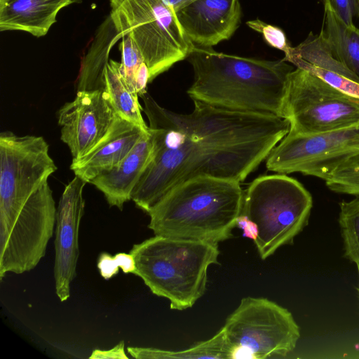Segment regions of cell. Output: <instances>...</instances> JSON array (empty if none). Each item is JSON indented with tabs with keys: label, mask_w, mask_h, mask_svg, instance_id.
Segmentation results:
<instances>
[{
	"label": "cell",
	"mask_w": 359,
	"mask_h": 359,
	"mask_svg": "<svg viewBox=\"0 0 359 359\" xmlns=\"http://www.w3.org/2000/svg\"><path fill=\"white\" fill-rule=\"evenodd\" d=\"M153 142L151 159L131 200L147 213L163 196L189 180L209 177L241 182L288 133L283 118L233 111L194 100L189 114L140 96Z\"/></svg>",
	"instance_id": "cell-1"
},
{
	"label": "cell",
	"mask_w": 359,
	"mask_h": 359,
	"mask_svg": "<svg viewBox=\"0 0 359 359\" xmlns=\"http://www.w3.org/2000/svg\"><path fill=\"white\" fill-rule=\"evenodd\" d=\"M187 59L194 74L187 90L193 100L283 118L287 77L294 69L283 59L241 57L195 45Z\"/></svg>",
	"instance_id": "cell-2"
},
{
	"label": "cell",
	"mask_w": 359,
	"mask_h": 359,
	"mask_svg": "<svg viewBox=\"0 0 359 359\" xmlns=\"http://www.w3.org/2000/svg\"><path fill=\"white\" fill-rule=\"evenodd\" d=\"M244 191L240 182L200 177L163 196L147 214L155 235L218 243L232 236Z\"/></svg>",
	"instance_id": "cell-3"
},
{
	"label": "cell",
	"mask_w": 359,
	"mask_h": 359,
	"mask_svg": "<svg viewBox=\"0 0 359 359\" xmlns=\"http://www.w3.org/2000/svg\"><path fill=\"white\" fill-rule=\"evenodd\" d=\"M135 275L151 292L170 301L172 310L191 308L205 293L208 269L218 264V243L155 235L130 252Z\"/></svg>",
	"instance_id": "cell-4"
},
{
	"label": "cell",
	"mask_w": 359,
	"mask_h": 359,
	"mask_svg": "<svg viewBox=\"0 0 359 359\" xmlns=\"http://www.w3.org/2000/svg\"><path fill=\"white\" fill-rule=\"evenodd\" d=\"M313 200L310 193L285 174L261 176L244 191L241 214L258 227L255 245L262 259L290 244L308 224Z\"/></svg>",
	"instance_id": "cell-5"
},
{
	"label": "cell",
	"mask_w": 359,
	"mask_h": 359,
	"mask_svg": "<svg viewBox=\"0 0 359 359\" xmlns=\"http://www.w3.org/2000/svg\"><path fill=\"white\" fill-rule=\"evenodd\" d=\"M109 15L121 38L130 36L148 67L150 82L187 58L194 44L163 0H110Z\"/></svg>",
	"instance_id": "cell-6"
},
{
	"label": "cell",
	"mask_w": 359,
	"mask_h": 359,
	"mask_svg": "<svg viewBox=\"0 0 359 359\" xmlns=\"http://www.w3.org/2000/svg\"><path fill=\"white\" fill-rule=\"evenodd\" d=\"M229 359L285 356L300 337L298 325L285 308L266 298H243L222 327Z\"/></svg>",
	"instance_id": "cell-7"
},
{
	"label": "cell",
	"mask_w": 359,
	"mask_h": 359,
	"mask_svg": "<svg viewBox=\"0 0 359 359\" xmlns=\"http://www.w3.org/2000/svg\"><path fill=\"white\" fill-rule=\"evenodd\" d=\"M283 118L289 132L307 135L359 124V98L300 68L288 75Z\"/></svg>",
	"instance_id": "cell-8"
},
{
	"label": "cell",
	"mask_w": 359,
	"mask_h": 359,
	"mask_svg": "<svg viewBox=\"0 0 359 359\" xmlns=\"http://www.w3.org/2000/svg\"><path fill=\"white\" fill-rule=\"evenodd\" d=\"M359 153V124L314 134L288 133L271 150L266 168L280 174L300 172L324 180Z\"/></svg>",
	"instance_id": "cell-9"
},
{
	"label": "cell",
	"mask_w": 359,
	"mask_h": 359,
	"mask_svg": "<svg viewBox=\"0 0 359 359\" xmlns=\"http://www.w3.org/2000/svg\"><path fill=\"white\" fill-rule=\"evenodd\" d=\"M56 170L43 137L1 132L0 213L25 203Z\"/></svg>",
	"instance_id": "cell-10"
},
{
	"label": "cell",
	"mask_w": 359,
	"mask_h": 359,
	"mask_svg": "<svg viewBox=\"0 0 359 359\" xmlns=\"http://www.w3.org/2000/svg\"><path fill=\"white\" fill-rule=\"evenodd\" d=\"M118 114L104 90L77 91L75 98L57 111L60 139L72 160L90 151L106 135Z\"/></svg>",
	"instance_id": "cell-11"
},
{
	"label": "cell",
	"mask_w": 359,
	"mask_h": 359,
	"mask_svg": "<svg viewBox=\"0 0 359 359\" xmlns=\"http://www.w3.org/2000/svg\"><path fill=\"white\" fill-rule=\"evenodd\" d=\"M86 183L75 176L65 187L57 208L53 271L55 293L62 302L70 297V285L76 274L79 226L85 208L83 191Z\"/></svg>",
	"instance_id": "cell-12"
},
{
	"label": "cell",
	"mask_w": 359,
	"mask_h": 359,
	"mask_svg": "<svg viewBox=\"0 0 359 359\" xmlns=\"http://www.w3.org/2000/svg\"><path fill=\"white\" fill-rule=\"evenodd\" d=\"M241 14L240 0H196L175 11L187 39L202 48L229 39L241 24Z\"/></svg>",
	"instance_id": "cell-13"
},
{
	"label": "cell",
	"mask_w": 359,
	"mask_h": 359,
	"mask_svg": "<svg viewBox=\"0 0 359 359\" xmlns=\"http://www.w3.org/2000/svg\"><path fill=\"white\" fill-rule=\"evenodd\" d=\"M118 115L100 141L86 155L72 160L70 169L87 183L121 162L149 133Z\"/></svg>",
	"instance_id": "cell-14"
},
{
	"label": "cell",
	"mask_w": 359,
	"mask_h": 359,
	"mask_svg": "<svg viewBox=\"0 0 359 359\" xmlns=\"http://www.w3.org/2000/svg\"><path fill=\"white\" fill-rule=\"evenodd\" d=\"M152 151L153 142L149 132L121 162L90 183L104 194L111 207L122 210L124 203L131 200L133 189L151 159Z\"/></svg>",
	"instance_id": "cell-15"
},
{
	"label": "cell",
	"mask_w": 359,
	"mask_h": 359,
	"mask_svg": "<svg viewBox=\"0 0 359 359\" xmlns=\"http://www.w3.org/2000/svg\"><path fill=\"white\" fill-rule=\"evenodd\" d=\"M81 0H0V31H23L36 37L48 33L59 11Z\"/></svg>",
	"instance_id": "cell-16"
},
{
	"label": "cell",
	"mask_w": 359,
	"mask_h": 359,
	"mask_svg": "<svg viewBox=\"0 0 359 359\" xmlns=\"http://www.w3.org/2000/svg\"><path fill=\"white\" fill-rule=\"evenodd\" d=\"M121 39L110 15L97 28L90 46L84 55L76 79V90H104V72L111 48Z\"/></svg>",
	"instance_id": "cell-17"
},
{
	"label": "cell",
	"mask_w": 359,
	"mask_h": 359,
	"mask_svg": "<svg viewBox=\"0 0 359 359\" xmlns=\"http://www.w3.org/2000/svg\"><path fill=\"white\" fill-rule=\"evenodd\" d=\"M324 11L321 31L332 55L359 76V29L346 25L328 5Z\"/></svg>",
	"instance_id": "cell-18"
},
{
	"label": "cell",
	"mask_w": 359,
	"mask_h": 359,
	"mask_svg": "<svg viewBox=\"0 0 359 359\" xmlns=\"http://www.w3.org/2000/svg\"><path fill=\"white\" fill-rule=\"evenodd\" d=\"M104 94L116 113L121 118L149 131L142 117L139 95L129 88L120 72V62L109 60L104 72Z\"/></svg>",
	"instance_id": "cell-19"
},
{
	"label": "cell",
	"mask_w": 359,
	"mask_h": 359,
	"mask_svg": "<svg viewBox=\"0 0 359 359\" xmlns=\"http://www.w3.org/2000/svg\"><path fill=\"white\" fill-rule=\"evenodd\" d=\"M127 351L133 358L137 359H229V349L222 328L212 338L197 343L185 350L175 351L156 348L128 346Z\"/></svg>",
	"instance_id": "cell-20"
},
{
	"label": "cell",
	"mask_w": 359,
	"mask_h": 359,
	"mask_svg": "<svg viewBox=\"0 0 359 359\" xmlns=\"http://www.w3.org/2000/svg\"><path fill=\"white\" fill-rule=\"evenodd\" d=\"M121 39L120 72L132 91L140 97L147 93V84L150 83L149 71L133 39L128 36Z\"/></svg>",
	"instance_id": "cell-21"
},
{
	"label": "cell",
	"mask_w": 359,
	"mask_h": 359,
	"mask_svg": "<svg viewBox=\"0 0 359 359\" xmlns=\"http://www.w3.org/2000/svg\"><path fill=\"white\" fill-rule=\"evenodd\" d=\"M339 224L344 243V256L359 265V196L339 203Z\"/></svg>",
	"instance_id": "cell-22"
},
{
	"label": "cell",
	"mask_w": 359,
	"mask_h": 359,
	"mask_svg": "<svg viewBox=\"0 0 359 359\" xmlns=\"http://www.w3.org/2000/svg\"><path fill=\"white\" fill-rule=\"evenodd\" d=\"M325 182L334 192L359 196V153L341 163Z\"/></svg>",
	"instance_id": "cell-23"
},
{
	"label": "cell",
	"mask_w": 359,
	"mask_h": 359,
	"mask_svg": "<svg viewBox=\"0 0 359 359\" xmlns=\"http://www.w3.org/2000/svg\"><path fill=\"white\" fill-rule=\"evenodd\" d=\"M97 266L100 276L105 280L115 276L119 269L125 273L133 274L136 270L135 262L130 252H118L114 256L102 252L98 257Z\"/></svg>",
	"instance_id": "cell-24"
},
{
	"label": "cell",
	"mask_w": 359,
	"mask_h": 359,
	"mask_svg": "<svg viewBox=\"0 0 359 359\" xmlns=\"http://www.w3.org/2000/svg\"><path fill=\"white\" fill-rule=\"evenodd\" d=\"M297 68L307 71L337 90L359 98V83L338 73L323 69L303 62L293 63Z\"/></svg>",
	"instance_id": "cell-25"
},
{
	"label": "cell",
	"mask_w": 359,
	"mask_h": 359,
	"mask_svg": "<svg viewBox=\"0 0 359 359\" xmlns=\"http://www.w3.org/2000/svg\"><path fill=\"white\" fill-rule=\"evenodd\" d=\"M246 24L250 29L262 34L264 41L270 46L283 51L285 55L290 53L292 46L280 27L267 24L258 18L248 20Z\"/></svg>",
	"instance_id": "cell-26"
},
{
	"label": "cell",
	"mask_w": 359,
	"mask_h": 359,
	"mask_svg": "<svg viewBox=\"0 0 359 359\" xmlns=\"http://www.w3.org/2000/svg\"><path fill=\"white\" fill-rule=\"evenodd\" d=\"M346 25L353 26V18L358 13V0H323Z\"/></svg>",
	"instance_id": "cell-27"
},
{
	"label": "cell",
	"mask_w": 359,
	"mask_h": 359,
	"mask_svg": "<svg viewBox=\"0 0 359 359\" xmlns=\"http://www.w3.org/2000/svg\"><path fill=\"white\" fill-rule=\"evenodd\" d=\"M89 359H128L123 341L109 350L95 349Z\"/></svg>",
	"instance_id": "cell-28"
},
{
	"label": "cell",
	"mask_w": 359,
	"mask_h": 359,
	"mask_svg": "<svg viewBox=\"0 0 359 359\" xmlns=\"http://www.w3.org/2000/svg\"><path fill=\"white\" fill-rule=\"evenodd\" d=\"M236 226L243 230V236L255 241L258 236L257 225L247 216L240 214L236 219Z\"/></svg>",
	"instance_id": "cell-29"
},
{
	"label": "cell",
	"mask_w": 359,
	"mask_h": 359,
	"mask_svg": "<svg viewBox=\"0 0 359 359\" xmlns=\"http://www.w3.org/2000/svg\"><path fill=\"white\" fill-rule=\"evenodd\" d=\"M175 12L196 0H163Z\"/></svg>",
	"instance_id": "cell-30"
},
{
	"label": "cell",
	"mask_w": 359,
	"mask_h": 359,
	"mask_svg": "<svg viewBox=\"0 0 359 359\" xmlns=\"http://www.w3.org/2000/svg\"><path fill=\"white\" fill-rule=\"evenodd\" d=\"M358 272V276H359V265H357ZM358 293H359V284H358Z\"/></svg>",
	"instance_id": "cell-31"
},
{
	"label": "cell",
	"mask_w": 359,
	"mask_h": 359,
	"mask_svg": "<svg viewBox=\"0 0 359 359\" xmlns=\"http://www.w3.org/2000/svg\"><path fill=\"white\" fill-rule=\"evenodd\" d=\"M358 6H359V0H358ZM358 14H359V8H358Z\"/></svg>",
	"instance_id": "cell-32"
}]
</instances>
